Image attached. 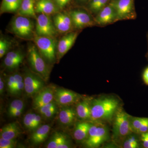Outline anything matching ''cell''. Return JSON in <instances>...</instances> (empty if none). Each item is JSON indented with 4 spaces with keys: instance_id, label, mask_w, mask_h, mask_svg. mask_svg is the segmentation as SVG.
<instances>
[{
    "instance_id": "1",
    "label": "cell",
    "mask_w": 148,
    "mask_h": 148,
    "mask_svg": "<svg viewBox=\"0 0 148 148\" xmlns=\"http://www.w3.org/2000/svg\"><path fill=\"white\" fill-rule=\"evenodd\" d=\"M119 102L112 97L96 98L90 101L92 122L110 119L119 109Z\"/></svg>"
},
{
    "instance_id": "2",
    "label": "cell",
    "mask_w": 148,
    "mask_h": 148,
    "mask_svg": "<svg viewBox=\"0 0 148 148\" xmlns=\"http://www.w3.org/2000/svg\"><path fill=\"white\" fill-rule=\"evenodd\" d=\"M10 31L16 36L24 40H34L36 36L34 25L31 18L19 14L12 18Z\"/></svg>"
},
{
    "instance_id": "3",
    "label": "cell",
    "mask_w": 148,
    "mask_h": 148,
    "mask_svg": "<svg viewBox=\"0 0 148 148\" xmlns=\"http://www.w3.org/2000/svg\"><path fill=\"white\" fill-rule=\"evenodd\" d=\"M27 58L33 71L47 81L50 75V69L35 44L30 43L28 45Z\"/></svg>"
},
{
    "instance_id": "4",
    "label": "cell",
    "mask_w": 148,
    "mask_h": 148,
    "mask_svg": "<svg viewBox=\"0 0 148 148\" xmlns=\"http://www.w3.org/2000/svg\"><path fill=\"white\" fill-rule=\"evenodd\" d=\"M33 40L46 61L49 64L54 63L57 59L58 43L55 38L41 36L36 34Z\"/></svg>"
},
{
    "instance_id": "5",
    "label": "cell",
    "mask_w": 148,
    "mask_h": 148,
    "mask_svg": "<svg viewBox=\"0 0 148 148\" xmlns=\"http://www.w3.org/2000/svg\"><path fill=\"white\" fill-rule=\"evenodd\" d=\"M132 132L130 116L123 109L119 108L115 114L113 127L114 138L118 140L124 139Z\"/></svg>"
},
{
    "instance_id": "6",
    "label": "cell",
    "mask_w": 148,
    "mask_h": 148,
    "mask_svg": "<svg viewBox=\"0 0 148 148\" xmlns=\"http://www.w3.org/2000/svg\"><path fill=\"white\" fill-rule=\"evenodd\" d=\"M108 134L107 127L100 122H96L90 126L85 145L88 148H98L107 141Z\"/></svg>"
},
{
    "instance_id": "7",
    "label": "cell",
    "mask_w": 148,
    "mask_h": 148,
    "mask_svg": "<svg viewBox=\"0 0 148 148\" xmlns=\"http://www.w3.org/2000/svg\"><path fill=\"white\" fill-rule=\"evenodd\" d=\"M116 11L118 21L134 19L137 17L134 0H111Z\"/></svg>"
},
{
    "instance_id": "8",
    "label": "cell",
    "mask_w": 148,
    "mask_h": 148,
    "mask_svg": "<svg viewBox=\"0 0 148 148\" xmlns=\"http://www.w3.org/2000/svg\"><path fill=\"white\" fill-rule=\"evenodd\" d=\"M36 20L35 32L37 36L55 38L58 32L50 15L40 13Z\"/></svg>"
},
{
    "instance_id": "9",
    "label": "cell",
    "mask_w": 148,
    "mask_h": 148,
    "mask_svg": "<svg viewBox=\"0 0 148 148\" xmlns=\"http://www.w3.org/2000/svg\"><path fill=\"white\" fill-rule=\"evenodd\" d=\"M71 18L74 29L81 30L96 25L92 14L86 11L75 9L69 12Z\"/></svg>"
},
{
    "instance_id": "10",
    "label": "cell",
    "mask_w": 148,
    "mask_h": 148,
    "mask_svg": "<svg viewBox=\"0 0 148 148\" xmlns=\"http://www.w3.org/2000/svg\"><path fill=\"white\" fill-rule=\"evenodd\" d=\"M24 89L27 96L32 97L43 88L45 81L34 72L27 71L24 76Z\"/></svg>"
},
{
    "instance_id": "11",
    "label": "cell",
    "mask_w": 148,
    "mask_h": 148,
    "mask_svg": "<svg viewBox=\"0 0 148 148\" xmlns=\"http://www.w3.org/2000/svg\"><path fill=\"white\" fill-rule=\"evenodd\" d=\"M81 96L72 90L59 88L56 89L54 101L60 106H69L79 102Z\"/></svg>"
},
{
    "instance_id": "12",
    "label": "cell",
    "mask_w": 148,
    "mask_h": 148,
    "mask_svg": "<svg viewBox=\"0 0 148 148\" xmlns=\"http://www.w3.org/2000/svg\"><path fill=\"white\" fill-rule=\"evenodd\" d=\"M94 18L96 25L101 27L118 21L116 11L110 3L102 9L95 15Z\"/></svg>"
},
{
    "instance_id": "13",
    "label": "cell",
    "mask_w": 148,
    "mask_h": 148,
    "mask_svg": "<svg viewBox=\"0 0 148 148\" xmlns=\"http://www.w3.org/2000/svg\"><path fill=\"white\" fill-rule=\"evenodd\" d=\"M79 32L72 31L66 34L57 43V60L61 59L74 45Z\"/></svg>"
},
{
    "instance_id": "14",
    "label": "cell",
    "mask_w": 148,
    "mask_h": 148,
    "mask_svg": "<svg viewBox=\"0 0 148 148\" xmlns=\"http://www.w3.org/2000/svg\"><path fill=\"white\" fill-rule=\"evenodd\" d=\"M53 21L58 32L69 33L74 29L71 18L69 12H58L53 15Z\"/></svg>"
},
{
    "instance_id": "15",
    "label": "cell",
    "mask_w": 148,
    "mask_h": 148,
    "mask_svg": "<svg viewBox=\"0 0 148 148\" xmlns=\"http://www.w3.org/2000/svg\"><path fill=\"white\" fill-rule=\"evenodd\" d=\"M56 89L52 86L44 87L35 95L33 106L38 110L42 106L53 101Z\"/></svg>"
},
{
    "instance_id": "16",
    "label": "cell",
    "mask_w": 148,
    "mask_h": 148,
    "mask_svg": "<svg viewBox=\"0 0 148 148\" xmlns=\"http://www.w3.org/2000/svg\"><path fill=\"white\" fill-rule=\"evenodd\" d=\"M24 57V53L20 49L8 51L4 59V66L9 70H15L22 64Z\"/></svg>"
},
{
    "instance_id": "17",
    "label": "cell",
    "mask_w": 148,
    "mask_h": 148,
    "mask_svg": "<svg viewBox=\"0 0 148 148\" xmlns=\"http://www.w3.org/2000/svg\"><path fill=\"white\" fill-rule=\"evenodd\" d=\"M53 0H38L35 4L36 13H42L47 15L55 14L60 11Z\"/></svg>"
},
{
    "instance_id": "18",
    "label": "cell",
    "mask_w": 148,
    "mask_h": 148,
    "mask_svg": "<svg viewBox=\"0 0 148 148\" xmlns=\"http://www.w3.org/2000/svg\"><path fill=\"white\" fill-rule=\"evenodd\" d=\"M77 115L76 110L73 108L66 106L61 109L59 112V121L64 126L72 125L75 120Z\"/></svg>"
},
{
    "instance_id": "19",
    "label": "cell",
    "mask_w": 148,
    "mask_h": 148,
    "mask_svg": "<svg viewBox=\"0 0 148 148\" xmlns=\"http://www.w3.org/2000/svg\"><path fill=\"white\" fill-rule=\"evenodd\" d=\"M50 129L49 125H43L35 130L31 136L32 143L35 145H38L43 143L47 138Z\"/></svg>"
},
{
    "instance_id": "20",
    "label": "cell",
    "mask_w": 148,
    "mask_h": 148,
    "mask_svg": "<svg viewBox=\"0 0 148 148\" xmlns=\"http://www.w3.org/2000/svg\"><path fill=\"white\" fill-rule=\"evenodd\" d=\"M21 131L16 122L6 125L1 129V138L8 140L15 139L21 134Z\"/></svg>"
},
{
    "instance_id": "21",
    "label": "cell",
    "mask_w": 148,
    "mask_h": 148,
    "mask_svg": "<svg viewBox=\"0 0 148 148\" xmlns=\"http://www.w3.org/2000/svg\"><path fill=\"white\" fill-rule=\"evenodd\" d=\"M91 124V123L87 121L78 123L74 130V138L77 141L84 142L87 138Z\"/></svg>"
},
{
    "instance_id": "22",
    "label": "cell",
    "mask_w": 148,
    "mask_h": 148,
    "mask_svg": "<svg viewBox=\"0 0 148 148\" xmlns=\"http://www.w3.org/2000/svg\"><path fill=\"white\" fill-rule=\"evenodd\" d=\"M35 0H23L18 14L36 19Z\"/></svg>"
},
{
    "instance_id": "23",
    "label": "cell",
    "mask_w": 148,
    "mask_h": 148,
    "mask_svg": "<svg viewBox=\"0 0 148 148\" xmlns=\"http://www.w3.org/2000/svg\"><path fill=\"white\" fill-rule=\"evenodd\" d=\"M77 115L80 119L86 120L91 119L90 101L88 99L79 102L76 108Z\"/></svg>"
},
{
    "instance_id": "24",
    "label": "cell",
    "mask_w": 148,
    "mask_h": 148,
    "mask_svg": "<svg viewBox=\"0 0 148 148\" xmlns=\"http://www.w3.org/2000/svg\"><path fill=\"white\" fill-rule=\"evenodd\" d=\"M23 0H2L1 6V14L13 13L18 12Z\"/></svg>"
},
{
    "instance_id": "25",
    "label": "cell",
    "mask_w": 148,
    "mask_h": 148,
    "mask_svg": "<svg viewBox=\"0 0 148 148\" xmlns=\"http://www.w3.org/2000/svg\"><path fill=\"white\" fill-rule=\"evenodd\" d=\"M56 103L52 101L38 109L39 113L47 119L51 118L56 113L57 111Z\"/></svg>"
},
{
    "instance_id": "26",
    "label": "cell",
    "mask_w": 148,
    "mask_h": 148,
    "mask_svg": "<svg viewBox=\"0 0 148 148\" xmlns=\"http://www.w3.org/2000/svg\"><path fill=\"white\" fill-rule=\"evenodd\" d=\"M67 139L66 136L59 132H56L48 143L46 147L57 148L61 143Z\"/></svg>"
},
{
    "instance_id": "27",
    "label": "cell",
    "mask_w": 148,
    "mask_h": 148,
    "mask_svg": "<svg viewBox=\"0 0 148 148\" xmlns=\"http://www.w3.org/2000/svg\"><path fill=\"white\" fill-rule=\"evenodd\" d=\"M14 74L16 79V83L12 95H17L20 94L24 89V77L18 73H14Z\"/></svg>"
},
{
    "instance_id": "28",
    "label": "cell",
    "mask_w": 148,
    "mask_h": 148,
    "mask_svg": "<svg viewBox=\"0 0 148 148\" xmlns=\"http://www.w3.org/2000/svg\"><path fill=\"white\" fill-rule=\"evenodd\" d=\"M148 122V118L130 117V125L132 132H137L141 126Z\"/></svg>"
},
{
    "instance_id": "29",
    "label": "cell",
    "mask_w": 148,
    "mask_h": 148,
    "mask_svg": "<svg viewBox=\"0 0 148 148\" xmlns=\"http://www.w3.org/2000/svg\"><path fill=\"white\" fill-rule=\"evenodd\" d=\"M124 148L140 147V141L136 135H130L125 138L123 144Z\"/></svg>"
},
{
    "instance_id": "30",
    "label": "cell",
    "mask_w": 148,
    "mask_h": 148,
    "mask_svg": "<svg viewBox=\"0 0 148 148\" xmlns=\"http://www.w3.org/2000/svg\"><path fill=\"white\" fill-rule=\"evenodd\" d=\"M12 43L9 40L4 37H1L0 39V58H2L7 53Z\"/></svg>"
},
{
    "instance_id": "31",
    "label": "cell",
    "mask_w": 148,
    "mask_h": 148,
    "mask_svg": "<svg viewBox=\"0 0 148 148\" xmlns=\"http://www.w3.org/2000/svg\"><path fill=\"white\" fill-rule=\"evenodd\" d=\"M24 103L20 99H15L10 104L8 112L9 115L18 110L24 109Z\"/></svg>"
},
{
    "instance_id": "32",
    "label": "cell",
    "mask_w": 148,
    "mask_h": 148,
    "mask_svg": "<svg viewBox=\"0 0 148 148\" xmlns=\"http://www.w3.org/2000/svg\"><path fill=\"white\" fill-rule=\"evenodd\" d=\"M35 113H28L23 119V123L25 127L28 130H34V119Z\"/></svg>"
},
{
    "instance_id": "33",
    "label": "cell",
    "mask_w": 148,
    "mask_h": 148,
    "mask_svg": "<svg viewBox=\"0 0 148 148\" xmlns=\"http://www.w3.org/2000/svg\"><path fill=\"white\" fill-rule=\"evenodd\" d=\"M16 141L15 139L8 140L0 138V148H13L16 147Z\"/></svg>"
},
{
    "instance_id": "34",
    "label": "cell",
    "mask_w": 148,
    "mask_h": 148,
    "mask_svg": "<svg viewBox=\"0 0 148 148\" xmlns=\"http://www.w3.org/2000/svg\"><path fill=\"white\" fill-rule=\"evenodd\" d=\"M16 79L14 74L10 75L7 78L6 86L8 92L12 95L14 89L15 87Z\"/></svg>"
},
{
    "instance_id": "35",
    "label": "cell",
    "mask_w": 148,
    "mask_h": 148,
    "mask_svg": "<svg viewBox=\"0 0 148 148\" xmlns=\"http://www.w3.org/2000/svg\"><path fill=\"white\" fill-rule=\"evenodd\" d=\"M60 10H63L70 3L71 0H53Z\"/></svg>"
},
{
    "instance_id": "36",
    "label": "cell",
    "mask_w": 148,
    "mask_h": 148,
    "mask_svg": "<svg viewBox=\"0 0 148 148\" xmlns=\"http://www.w3.org/2000/svg\"><path fill=\"white\" fill-rule=\"evenodd\" d=\"M140 140L143 147L148 148V131L140 134Z\"/></svg>"
},
{
    "instance_id": "37",
    "label": "cell",
    "mask_w": 148,
    "mask_h": 148,
    "mask_svg": "<svg viewBox=\"0 0 148 148\" xmlns=\"http://www.w3.org/2000/svg\"><path fill=\"white\" fill-rule=\"evenodd\" d=\"M41 122V116L40 115L35 113L34 119V131L39 127Z\"/></svg>"
},
{
    "instance_id": "38",
    "label": "cell",
    "mask_w": 148,
    "mask_h": 148,
    "mask_svg": "<svg viewBox=\"0 0 148 148\" xmlns=\"http://www.w3.org/2000/svg\"><path fill=\"white\" fill-rule=\"evenodd\" d=\"M143 79L144 83L148 86V66L143 72Z\"/></svg>"
},
{
    "instance_id": "39",
    "label": "cell",
    "mask_w": 148,
    "mask_h": 148,
    "mask_svg": "<svg viewBox=\"0 0 148 148\" xmlns=\"http://www.w3.org/2000/svg\"><path fill=\"white\" fill-rule=\"evenodd\" d=\"M71 143L69 142L68 139L64 140L63 143H61L57 148H67L71 147Z\"/></svg>"
},
{
    "instance_id": "40",
    "label": "cell",
    "mask_w": 148,
    "mask_h": 148,
    "mask_svg": "<svg viewBox=\"0 0 148 148\" xmlns=\"http://www.w3.org/2000/svg\"><path fill=\"white\" fill-rule=\"evenodd\" d=\"M4 89V83L3 79V77L1 76L0 78V93L1 95H2Z\"/></svg>"
},
{
    "instance_id": "41",
    "label": "cell",
    "mask_w": 148,
    "mask_h": 148,
    "mask_svg": "<svg viewBox=\"0 0 148 148\" xmlns=\"http://www.w3.org/2000/svg\"><path fill=\"white\" fill-rule=\"evenodd\" d=\"M78 2L81 3H82L83 0H77Z\"/></svg>"
},
{
    "instance_id": "42",
    "label": "cell",
    "mask_w": 148,
    "mask_h": 148,
    "mask_svg": "<svg viewBox=\"0 0 148 148\" xmlns=\"http://www.w3.org/2000/svg\"><path fill=\"white\" fill-rule=\"evenodd\" d=\"M147 38H148V34ZM147 57L148 58V50L147 53Z\"/></svg>"
}]
</instances>
